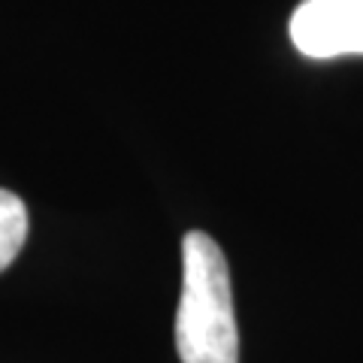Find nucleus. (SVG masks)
Instances as JSON below:
<instances>
[{"instance_id":"nucleus-1","label":"nucleus","mask_w":363,"mask_h":363,"mask_svg":"<svg viewBox=\"0 0 363 363\" xmlns=\"http://www.w3.org/2000/svg\"><path fill=\"white\" fill-rule=\"evenodd\" d=\"M176 351L182 363H240L227 260L221 245L200 230L182 240Z\"/></svg>"},{"instance_id":"nucleus-2","label":"nucleus","mask_w":363,"mask_h":363,"mask_svg":"<svg viewBox=\"0 0 363 363\" xmlns=\"http://www.w3.org/2000/svg\"><path fill=\"white\" fill-rule=\"evenodd\" d=\"M291 40L309 58L363 55V0H303Z\"/></svg>"},{"instance_id":"nucleus-3","label":"nucleus","mask_w":363,"mask_h":363,"mask_svg":"<svg viewBox=\"0 0 363 363\" xmlns=\"http://www.w3.org/2000/svg\"><path fill=\"white\" fill-rule=\"evenodd\" d=\"M28 240V209L13 191L0 188V272L18 257Z\"/></svg>"}]
</instances>
